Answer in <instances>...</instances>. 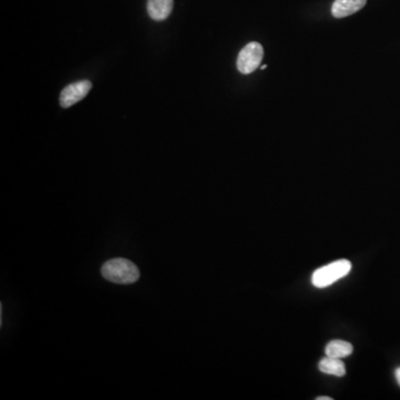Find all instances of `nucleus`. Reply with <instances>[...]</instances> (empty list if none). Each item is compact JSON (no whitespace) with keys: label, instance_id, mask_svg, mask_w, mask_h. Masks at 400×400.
Segmentation results:
<instances>
[{"label":"nucleus","instance_id":"9","mask_svg":"<svg viewBox=\"0 0 400 400\" xmlns=\"http://www.w3.org/2000/svg\"><path fill=\"white\" fill-rule=\"evenodd\" d=\"M396 381H397L398 385L400 386V367L397 368L395 371Z\"/></svg>","mask_w":400,"mask_h":400},{"label":"nucleus","instance_id":"1","mask_svg":"<svg viewBox=\"0 0 400 400\" xmlns=\"http://www.w3.org/2000/svg\"><path fill=\"white\" fill-rule=\"evenodd\" d=\"M102 275L108 282L120 285L134 284L141 277L138 267L125 258L106 262L102 267Z\"/></svg>","mask_w":400,"mask_h":400},{"label":"nucleus","instance_id":"6","mask_svg":"<svg viewBox=\"0 0 400 400\" xmlns=\"http://www.w3.org/2000/svg\"><path fill=\"white\" fill-rule=\"evenodd\" d=\"M174 8V0H148L147 10L152 19L161 22L168 18Z\"/></svg>","mask_w":400,"mask_h":400},{"label":"nucleus","instance_id":"2","mask_svg":"<svg viewBox=\"0 0 400 400\" xmlns=\"http://www.w3.org/2000/svg\"><path fill=\"white\" fill-rule=\"evenodd\" d=\"M351 262L347 259L330 262L329 265L323 266L312 273V285L319 289L329 287L330 285L347 276L348 273H351Z\"/></svg>","mask_w":400,"mask_h":400},{"label":"nucleus","instance_id":"3","mask_svg":"<svg viewBox=\"0 0 400 400\" xmlns=\"http://www.w3.org/2000/svg\"><path fill=\"white\" fill-rule=\"evenodd\" d=\"M264 58V48L259 42H250L240 50L237 68L243 75H249L260 66Z\"/></svg>","mask_w":400,"mask_h":400},{"label":"nucleus","instance_id":"10","mask_svg":"<svg viewBox=\"0 0 400 400\" xmlns=\"http://www.w3.org/2000/svg\"><path fill=\"white\" fill-rule=\"evenodd\" d=\"M333 398L327 397V396H323V397H317V400H331Z\"/></svg>","mask_w":400,"mask_h":400},{"label":"nucleus","instance_id":"4","mask_svg":"<svg viewBox=\"0 0 400 400\" xmlns=\"http://www.w3.org/2000/svg\"><path fill=\"white\" fill-rule=\"evenodd\" d=\"M91 85L89 80H81L77 83H72L65 87L64 90L61 94V107L70 108L75 105L80 100H83L89 91H90Z\"/></svg>","mask_w":400,"mask_h":400},{"label":"nucleus","instance_id":"7","mask_svg":"<svg viewBox=\"0 0 400 400\" xmlns=\"http://www.w3.org/2000/svg\"><path fill=\"white\" fill-rule=\"evenodd\" d=\"M318 367L321 373L327 374V375L335 376V377H344L346 375L345 364L339 358L326 356L320 360Z\"/></svg>","mask_w":400,"mask_h":400},{"label":"nucleus","instance_id":"5","mask_svg":"<svg viewBox=\"0 0 400 400\" xmlns=\"http://www.w3.org/2000/svg\"><path fill=\"white\" fill-rule=\"evenodd\" d=\"M366 3L367 0H335L331 7V14L335 18H345L362 10Z\"/></svg>","mask_w":400,"mask_h":400},{"label":"nucleus","instance_id":"11","mask_svg":"<svg viewBox=\"0 0 400 400\" xmlns=\"http://www.w3.org/2000/svg\"><path fill=\"white\" fill-rule=\"evenodd\" d=\"M260 68H262V70H266V68H267V65H262V66L260 67Z\"/></svg>","mask_w":400,"mask_h":400},{"label":"nucleus","instance_id":"8","mask_svg":"<svg viewBox=\"0 0 400 400\" xmlns=\"http://www.w3.org/2000/svg\"><path fill=\"white\" fill-rule=\"evenodd\" d=\"M353 351V345L345 340H331L325 348L326 356L333 358H346L351 356Z\"/></svg>","mask_w":400,"mask_h":400}]
</instances>
